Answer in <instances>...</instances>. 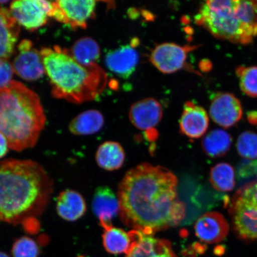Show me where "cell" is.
<instances>
[{"label": "cell", "instance_id": "obj_1", "mask_svg": "<svg viewBox=\"0 0 257 257\" xmlns=\"http://www.w3.org/2000/svg\"><path fill=\"white\" fill-rule=\"evenodd\" d=\"M178 179L163 167L143 163L128 170L118 188L122 222L148 235L178 226L186 216Z\"/></svg>", "mask_w": 257, "mask_h": 257}, {"label": "cell", "instance_id": "obj_2", "mask_svg": "<svg viewBox=\"0 0 257 257\" xmlns=\"http://www.w3.org/2000/svg\"><path fill=\"white\" fill-rule=\"evenodd\" d=\"M54 183L40 164L30 160L0 161V222L39 226Z\"/></svg>", "mask_w": 257, "mask_h": 257}, {"label": "cell", "instance_id": "obj_3", "mask_svg": "<svg viewBox=\"0 0 257 257\" xmlns=\"http://www.w3.org/2000/svg\"><path fill=\"white\" fill-rule=\"evenodd\" d=\"M39 96L23 83L12 80L0 88V132L16 152L33 148L46 124Z\"/></svg>", "mask_w": 257, "mask_h": 257}, {"label": "cell", "instance_id": "obj_4", "mask_svg": "<svg viewBox=\"0 0 257 257\" xmlns=\"http://www.w3.org/2000/svg\"><path fill=\"white\" fill-rule=\"evenodd\" d=\"M40 53L54 98L79 104L92 100L103 90L105 75L96 64L83 65L58 46L43 48Z\"/></svg>", "mask_w": 257, "mask_h": 257}, {"label": "cell", "instance_id": "obj_5", "mask_svg": "<svg viewBox=\"0 0 257 257\" xmlns=\"http://www.w3.org/2000/svg\"><path fill=\"white\" fill-rule=\"evenodd\" d=\"M195 22L218 39L249 44L257 36V2L208 0L201 5Z\"/></svg>", "mask_w": 257, "mask_h": 257}, {"label": "cell", "instance_id": "obj_6", "mask_svg": "<svg viewBox=\"0 0 257 257\" xmlns=\"http://www.w3.org/2000/svg\"><path fill=\"white\" fill-rule=\"evenodd\" d=\"M229 211L236 236L246 242H257V182L236 192Z\"/></svg>", "mask_w": 257, "mask_h": 257}, {"label": "cell", "instance_id": "obj_7", "mask_svg": "<svg viewBox=\"0 0 257 257\" xmlns=\"http://www.w3.org/2000/svg\"><path fill=\"white\" fill-rule=\"evenodd\" d=\"M96 7V2L92 0H58L51 2L50 17L72 29H85L95 15Z\"/></svg>", "mask_w": 257, "mask_h": 257}, {"label": "cell", "instance_id": "obj_8", "mask_svg": "<svg viewBox=\"0 0 257 257\" xmlns=\"http://www.w3.org/2000/svg\"><path fill=\"white\" fill-rule=\"evenodd\" d=\"M51 10V2L19 0L11 3L9 11L19 25L34 31L46 24Z\"/></svg>", "mask_w": 257, "mask_h": 257}, {"label": "cell", "instance_id": "obj_9", "mask_svg": "<svg viewBox=\"0 0 257 257\" xmlns=\"http://www.w3.org/2000/svg\"><path fill=\"white\" fill-rule=\"evenodd\" d=\"M196 48L195 46H181L172 43H162L154 47L150 59L159 71L171 74L185 66L188 53Z\"/></svg>", "mask_w": 257, "mask_h": 257}, {"label": "cell", "instance_id": "obj_10", "mask_svg": "<svg viewBox=\"0 0 257 257\" xmlns=\"http://www.w3.org/2000/svg\"><path fill=\"white\" fill-rule=\"evenodd\" d=\"M18 54L12 63L14 72L27 81H35L43 77L44 66L40 52L30 40H24L18 46Z\"/></svg>", "mask_w": 257, "mask_h": 257}, {"label": "cell", "instance_id": "obj_11", "mask_svg": "<svg viewBox=\"0 0 257 257\" xmlns=\"http://www.w3.org/2000/svg\"><path fill=\"white\" fill-rule=\"evenodd\" d=\"M242 113V104L239 99L230 93H217L212 99L210 117L221 127H232L241 119Z\"/></svg>", "mask_w": 257, "mask_h": 257}, {"label": "cell", "instance_id": "obj_12", "mask_svg": "<svg viewBox=\"0 0 257 257\" xmlns=\"http://www.w3.org/2000/svg\"><path fill=\"white\" fill-rule=\"evenodd\" d=\"M194 229L196 236L201 242L213 244L226 238L229 232V225L222 214L208 212L196 221Z\"/></svg>", "mask_w": 257, "mask_h": 257}, {"label": "cell", "instance_id": "obj_13", "mask_svg": "<svg viewBox=\"0 0 257 257\" xmlns=\"http://www.w3.org/2000/svg\"><path fill=\"white\" fill-rule=\"evenodd\" d=\"M92 208L100 226L106 229L112 226V220L120 213L118 197L108 186H99L93 196Z\"/></svg>", "mask_w": 257, "mask_h": 257}, {"label": "cell", "instance_id": "obj_14", "mask_svg": "<svg viewBox=\"0 0 257 257\" xmlns=\"http://www.w3.org/2000/svg\"><path fill=\"white\" fill-rule=\"evenodd\" d=\"M163 117V108L160 102L153 98H147L131 106L128 117L138 130H152L160 123Z\"/></svg>", "mask_w": 257, "mask_h": 257}, {"label": "cell", "instance_id": "obj_15", "mask_svg": "<svg viewBox=\"0 0 257 257\" xmlns=\"http://www.w3.org/2000/svg\"><path fill=\"white\" fill-rule=\"evenodd\" d=\"M139 62V54L133 45H125L106 54L105 63L112 73L126 79L133 75Z\"/></svg>", "mask_w": 257, "mask_h": 257}, {"label": "cell", "instance_id": "obj_16", "mask_svg": "<svg viewBox=\"0 0 257 257\" xmlns=\"http://www.w3.org/2000/svg\"><path fill=\"white\" fill-rule=\"evenodd\" d=\"M208 125L209 117L204 108L192 101L186 102L179 122L182 134L192 139H198L206 133Z\"/></svg>", "mask_w": 257, "mask_h": 257}, {"label": "cell", "instance_id": "obj_17", "mask_svg": "<svg viewBox=\"0 0 257 257\" xmlns=\"http://www.w3.org/2000/svg\"><path fill=\"white\" fill-rule=\"evenodd\" d=\"M102 244L106 251L111 254H121L130 252L136 245L140 234V231L133 230L125 232L120 228L112 226L103 229Z\"/></svg>", "mask_w": 257, "mask_h": 257}, {"label": "cell", "instance_id": "obj_18", "mask_svg": "<svg viewBox=\"0 0 257 257\" xmlns=\"http://www.w3.org/2000/svg\"><path fill=\"white\" fill-rule=\"evenodd\" d=\"M87 208L84 198L72 189L61 192L57 198L56 211L62 219L73 222L84 216Z\"/></svg>", "mask_w": 257, "mask_h": 257}, {"label": "cell", "instance_id": "obj_19", "mask_svg": "<svg viewBox=\"0 0 257 257\" xmlns=\"http://www.w3.org/2000/svg\"><path fill=\"white\" fill-rule=\"evenodd\" d=\"M126 257H176L169 241L140 232L137 242Z\"/></svg>", "mask_w": 257, "mask_h": 257}, {"label": "cell", "instance_id": "obj_20", "mask_svg": "<svg viewBox=\"0 0 257 257\" xmlns=\"http://www.w3.org/2000/svg\"><path fill=\"white\" fill-rule=\"evenodd\" d=\"M20 28L9 10L0 6V58L9 59L14 52Z\"/></svg>", "mask_w": 257, "mask_h": 257}, {"label": "cell", "instance_id": "obj_21", "mask_svg": "<svg viewBox=\"0 0 257 257\" xmlns=\"http://www.w3.org/2000/svg\"><path fill=\"white\" fill-rule=\"evenodd\" d=\"M95 160L99 168L107 171H113L123 165L124 151L119 143L107 141L101 144L96 150Z\"/></svg>", "mask_w": 257, "mask_h": 257}, {"label": "cell", "instance_id": "obj_22", "mask_svg": "<svg viewBox=\"0 0 257 257\" xmlns=\"http://www.w3.org/2000/svg\"><path fill=\"white\" fill-rule=\"evenodd\" d=\"M104 124L103 115L98 110H89L77 115L70 121L69 130L75 136H89L97 133Z\"/></svg>", "mask_w": 257, "mask_h": 257}, {"label": "cell", "instance_id": "obj_23", "mask_svg": "<svg viewBox=\"0 0 257 257\" xmlns=\"http://www.w3.org/2000/svg\"><path fill=\"white\" fill-rule=\"evenodd\" d=\"M232 142V137L227 132L215 130L204 137L201 145L202 150L208 156L218 158L229 152Z\"/></svg>", "mask_w": 257, "mask_h": 257}, {"label": "cell", "instance_id": "obj_24", "mask_svg": "<svg viewBox=\"0 0 257 257\" xmlns=\"http://www.w3.org/2000/svg\"><path fill=\"white\" fill-rule=\"evenodd\" d=\"M69 52L77 62L85 66L96 64L100 57L99 45L90 37L77 40Z\"/></svg>", "mask_w": 257, "mask_h": 257}, {"label": "cell", "instance_id": "obj_25", "mask_svg": "<svg viewBox=\"0 0 257 257\" xmlns=\"http://www.w3.org/2000/svg\"><path fill=\"white\" fill-rule=\"evenodd\" d=\"M233 167L226 163H218L211 169L210 181L213 187L220 192L232 191L235 186Z\"/></svg>", "mask_w": 257, "mask_h": 257}, {"label": "cell", "instance_id": "obj_26", "mask_svg": "<svg viewBox=\"0 0 257 257\" xmlns=\"http://www.w3.org/2000/svg\"><path fill=\"white\" fill-rule=\"evenodd\" d=\"M236 73L244 94L250 97H257V66L238 67Z\"/></svg>", "mask_w": 257, "mask_h": 257}, {"label": "cell", "instance_id": "obj_27", "mask_svg": "<svg viewBox=\"0 0 257 257\" xmlns=\"http://www.w3.org/2000/svg\"><path fill=\"white\" fill-rule=\"evenodd\" d=\"M236 149L244 158L253 160L257 159V135L250 131L241 134L237 138Z\"/></svg>", "mask_w": 257, "mask_h": 257}, {"label": "cell", "instance_id": "obj_28", "mask_svg": "<svg viewBox=\"0 0 257 257\" xmlns=\"http://www.w3.org/2000/svg\"><path fill=\"white\" fill-rule=\"evenodd\" d=\"M40 247L31 237L23 236L15 240L12 246L13 257H39Z\"/></svg>", "mask_w": 257, "mask_h": 257}, {"label": "cell", "instance_id": "obj_29", "mask_svg": "<svg viewBox=\"0 0 257 257\" xmlns=\"http://www.w3.org/2000/svg\"><path fill=\"white\" fill-rule=\"evenodd\" d=\"M14 70L8 59L0 58V88H4L12 81Z\"/></svg>", "mask_w": 257, "mask_h": 257}, {"label": "cell", "instance_id": "obj_30", "mask_svg": "<svg viewBox=\"0 0 257 257\" xmlns=\"http://www.w3.org/2000/svg\"><path fill=\"white\" fill-rule=\"evenodd\" d=\"M257 160H243L240 162L237 168L239 179H246L256 175Z\"/></svg>", "mask_w": 257, "mask_h": 257}, {"label": "cell", "instance_id": "obj_31", "mask_svg": "<svg viewBox=\"0 0 257 257\" xmlns=\"http://www.w3.org/2000/svg\"><path fill=\"white\" fill-rule=\"evenodd\" d=\"M9 149L7 138L0 132V159L7 155Z\"/></svg>", "mask_w": 257, "mask_h": 257}, {"label": "cell", "instance_id": "obj_32", "mask_svg": "<svg viewBox=\"0 0 257 257\" xmlns=\"http://www.w3.org/2000/svg\"><path fill=\"white\" fill-rule=\"evenodd\" d=\"M248 120L252 124L257 123V112H250L248 115Z\"/></svg>", "mask_w": 257, "mask_h": 257}, {"label": "cell", "instance_id": "obj_33", "mask_svg": "<svg viewBox=\"0 0 257 257\" xmlns=\"http://www.w3.org/2000/svg\"><path fill=\"white\" fill-rule=\"evenodd\" d=\"M0 257H10L7 253L0 251Z\"/></svg>", "mask_w": 257, "mask_h": 257}, {"label": "cell", "instance_id": "obj_34", "mask_svg": "<svg viewBox=\"0 0 257 257\" xmlns=\"http://www.w3.org/2000/svg\"><path fill=\"white\" fill-rule=\"evenodd\" d=\"M256 176L257 177V162H256Z\"/></svg>", "mask_w": 257, "mask_h": 257}]
</instances>
